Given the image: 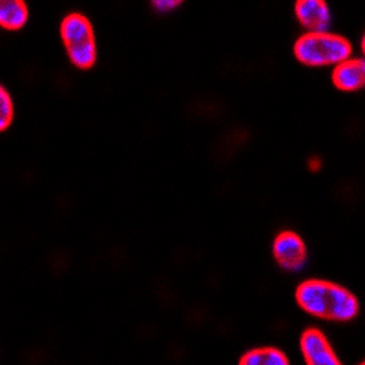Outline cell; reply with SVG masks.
Wrapping results in <instances>:
<instances>
[{
	"mask_svg": "<svg viewBox=\"0 0 365 365\" xmlns=\"http://www.w3.org/2000/svg\"><path fill=\"white\" fill-rule=\"evenodd\" d=\"M296 302L307 314L329 322H351L360 312V303L353 292L325 279L299 283Z\"/></svg>",
	"mask_w": 365,
	"mask_h": 365,
	"instance_id": "6da1fadb",
	"label": "cell"
},
{
	"mask_svg": "<svg viewBox=\"0 0 365 365\" xmlns=\"http://www.w3.org/2000/svg\"><path fill=\"white\" fill-rule=\"evenodd\" d=\"M353 46L336 34H303L294 44V55L305 66H338L351 58Z\"/></svg>",
	"mask_w": 365,
	"mask_h": 365,
	"instance_id": "7a4b0ae2",
	"label": "cell"
},
{
	"mask_svg": "<svg viewBox=\"0 0 365 365\" xmlns=\"http://www.w3.org/2000/svg\"><path fill=\"white\" fill-rule=\"evenodd\" d=\"M61 37L66 46L71 64L81 70H88L96 64V37L90 21L81 13H70L61 22Z\"/></svg>",
	"mask_w": 365,
	"mask_h": 365,
	"instance_id": "3957f363",
	"label": "cell"
},
{
	"mask_svg": "<svg viewBox=\"0 0 365 365\" xmlns=\"http://www.w3.org/2000/svg\"><path fill=\"white\" fill-rule=\"evenodd\" d=\"M272 254L282 269L292 270V272L302 270L307 263V247L302 237L291 230H285L276 236L272 243Z\"/></svg>",
	"mask_w": 365,
	"mask_h": 365,
	"instance_id": "277c9868",
	"label": "cell"
},
{
	"mask_svg": "<svg viewBox=\"0 0 365 365\" xmlns=\"http://www.w3.org/2000/svg\"><path fill=\"white\" fill-rule=\"evenodd\" d=\"M299 347H302L303 358L307 365H341L334 349L331 347L329 340L319 329L311 327L303 331Z\"/></svg>",
	"mask_w": 365,
	"mask_h": 365,
	"instance_id": "5b68a950",
	"label": "cell"
},
{
	"mask_svg": "<svg viewBox=\"0 0 365 365\" xmlns=\"http://www.w3.org/2000/svg\"><path fill=\"white\" fill-rule=\"evenodd\" d=\"M294 11L299 24L311 34H325L331 26V11L324 0H298Z\"/></svg>",
	"mask_w": 365,
	"mask_h": 365,
	"instance_id": "8992f818",
	"label": "cell"
},
{
	"mask_svg": "<svg viewBox=\"0 0 365 365\" xmlns=\"http://www.w3.org/2000/svg\"><path fill=\"white\" fill-rule=\"evenodd\" d=\"M332 84L341 91H358L365 88V58H347L334 66Z\"/></svg>",
	"mask_w": 365,
	"mask_h": 365,
	"instance_id": "52a82bcc",
	"label": "cell"
},
{
	"mask_svg": "<svg viewBox=\"0 0 365 365\" xmlns=\"http://www.w3.org/2000/svg\"><path fill=\"white\" fill-rule=\"evenodd\" d=\"M28 22V8L22 0H6L0 6V24L6 29H21Z\"/></svg>",
	"mask_w": 365,
	"mask_h": 365,
	"instance_id": "ba28073f",
	"label": "cell"
},
{
	"mask_svg": "<svg viewBox=\"0 0 365 365\" xmlns=\"http://www.w3.org/2000/svg\"><path fill=\"white\" fill-rule=\"evenodd\" d=\"M240 365H291L289 358L285 353H282L279 349L263 347V349H252L249 353L241 356Z\"/></svg>",
	"mask_w": 365,
	"mask_h": 365,
	"instance_id": "9c48e42d",
	"label": "cell"
},
{
	"mask_svg": "<svg viewBox=\"0 0 365 365\" xmlns=\"http://www.w3.org/2000/svg\"><path fill=\"white\" fill-rule=\"evenodd\" d=\"M0 101H2L0 103V108H2V112H0V130L4 132V130H8V126L11 125L13 120V103L4 86L0 88Z\"/></svg>",
	"mask_w": 365,
	"mask_h": 365,
	"instance_id": "30bf717a",
	"label": "cell"
},
{
	"mask_svg": "<svg viewBox=\"0 0 365 365\" xmlns=\"http://www.w3.org/2000/svg\"><path fill=\"white\" fill-rule=\"evenodd\" d=\"M181 4L179 0H155L154 8L159 9V11H170V9L178 8Z\"/></svg>",
	"mask_w": 365,
	"mask_h": 365,
	"instance_id": "8fae6325",
	"label": "cell"
},
{
	"mask_svg": "<svg viewBox=\"0 0 365 365\" xmlns=\"http://www.w3.org/2000/svg\"><path fill=\"white\" fill-rule=\"evenodd\" d=\"M361 51H364V55H365V35L361 37Z\"/></svg>",
	"mask_w": 365,
	"mask_h": 365,
	"instance_id": "7c38bea8",
	"label": "cell"
},
{
	"mask_svg": "<svg viewBox=\"0 0 365 365\" xmlns=\"http://www.w3.org/2000/svg\"><path fill=\"white\" fill-rule=\"evenodd\" d=\"M360 365H365V361H361V364Z\"/></svg>",
	"mask_w": 365,
	"mask_h": 365,
	"instance_id": "4fadbf2b",
	"label": "cell"
}]
</instances>
